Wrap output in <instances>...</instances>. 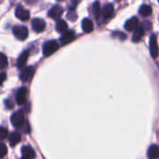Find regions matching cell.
I'll return each instance as SVG.
<instances>
[{
	"label": "cell",
	"instance_id": "f546056e",
	"mask_svg": "<svg viewBox=\"0 0 159 159\" xmlns=\"http://www.w3.org/2000/svg\"><path fill=\"white\" fill-rule=\"evenodd\" d=\"M35 1H37V0H26L27 3H34Z\"/></svg>",
	"mask_w": 159,
	"mask_h": 159
},
{
	"label": "cell",
	"instance_id": "d6986e66",
	"mask_svg": "<svg viewBox=\"0 0 159 159\" xmlns=\"http://www.w3.org/2000/svg\"><path fill=\"white\" fill-rule=\"evenodd\" d=\"M153 9L150 6L148 5H143L141 6L140 9H139V13L143 16V17H148L152 14Z\"/></svg>",
	"mask_w": 159,
	"mask_h": 159
},
{
	"label": "cell",
	"instance_id": "4dcf8cb0",
	"mask_svg": "<svg viewBox=\"0 0 159 159\" xmlns=\"http://www.w3.org/2000/svg\"><path fill=\"white\" fill-rule=\"evenodd\" d=\"M20 159H29V158H27V157H22Z\"/></svg>",
	"mask_w": 159,
	"mask_h": 159
},
{
	"label": "cell",
	"instance_id": "5b68a950",
	"mask_svg": "<svg viewBox=\"0 0 159 159\" xmlns=\"http://www.w3.org/2000/svg\"><path fill=\"white\" fill-rule=\"evenodd\" d=\"M150 53H151V56L154 59H157L158 57L159 48L156 34L151 35V38H150Z\"/></svg>",
	"mask_w": 159,
	"mask_h": 159
},
{
	"label": "cell",
	"instance_id": "7c38bea8",
	"mask_svg": "<svg viewBox=\"0 0 159 159\" xmlns=\"http://www.w3.org/2000/svg\"><path fill=\"white\" fill-rule=\"evenodd\" d=\"M75 32H73V31H68V30H67L66 32H64V33L62 34V35H61V44L65 45V44H68L69 42L73 41V40L75 39Z\"/></svg>",
	"mask_w": 159,
	"mask_h": 159
},
{
	"label": "cell",
	"instance_id": "9c48e42d",
	"mask_svg": "<svg viewBox=\"0 0 159 159\" xmlns=\"http://www.w3.org/2000/svg\"><path fill=\"white\" fill-rule=\"evenodd\" d=\"M115 12V8L112 4H106L102 9V17L104 20H109Z\"/></svg>",
	"mask_w": 159,
	"mask_h": 159
},
{
	"label": "cell",
	"instance_id": "7402d4cb",
	"mask_svg": "<svg viewBox=\"0 0 159 159\" xmlns=\"http://www.w3.org/2000/svg\"><path fill=\"white\" fill-rule=\"evenodd\" d=\"M7 66V58L5 54L0 53V70L5 69Z\"/></svg>",
	"mask_w": 159,
	"mask_h": 159
},
{
	"label": "cell",
	"instance_id": "ffe728a7",
	"mask_svg": "<svg viewBox=\"0 0 159 159\" xmlns=\"http://www.w3.org/2000/svg\"><path fill=\"white\" fill-rule=\"evenodd\" d=\"M67 29H68V25L64 20H58V22L56 24V30H57L58 33H62L63 34L64 32L67 31Z\"/></svg>",
	"mask_w": 159,
	"mask_h": 159
},
{
	"label": "cell",
	"instance_id": "3957f363",
	"mask_svg": "<svg viewBox=\"0 0 159 159\" xmlns=\"http://www.w3.org/2000/svg\"><path fill=\"white\" fill-rule=\"evenodd\" d=\"M13 34L19 40H25L28 37V29L25 26L13 27Z\"/></svg>",
	"mask_w": 159,
	"mask_h": 159
},
{
	"label": "cell",
	"instance_id": "1f68e13d",
	"mask_svg": "<svg viewBox=\"0 0 159 159\" xmlns=\"http://www.w3.org/2000/svg\"><path fill=\"white\" fill-rule=\"evenodd\" d=\"M58 1H63V0H58Z\"/></svg>",
	"mask_w": 159,
	"mask_h": 159
},
{
	"label": "cell",
	"instance_id": "f1b7e54d",
	"mask_svg": "<svg viewBox=\"0 0 159 159\" xmlns=\"http://www.w3.org/2000/svg\"><path fill=\"white\" fill-rule=\"evenodd\" d=\"M6 105H7V107H8L9 109H11V108L13 107V103H11L9 100L6 101Z\"/></svg>",
	"mask_w": 159,
	"mask_h": 159
},
{
	"label": "cell",
	"instance_id": "8fae6325",
	"mask_svg": "<svg viewBox=\"0 0 159 159\" xmlns=\"http://www.w3.org/2000/svg\"><path fill=\"white\" fill-rule=\"evenodd\" d=\"M139 27V20L137 17H132L129 20H127L125 23V29L127 31H134Z\"/></svg>",
	"mask_w": 159,
	"mask_h": 159
},
{
	"label": "cell",
	"instance_id": "9a60e30c",
	"mask_svg": "<svg viewBox=\"0 0 159 159\" xmlns=\"http://www.w3.org/2000/svg\"><path fill=\"white\" fill-rule=\"evenodd\" d=\"M28 57H29V52L28 51H24L23 53L20 54V56L19 57L18 61H17V67L19 69H22L26 62H27V60H28Z\"/></svg>",
	"mask_w": 159,
	"mask_h": 159
},
{
	"label": "cell",
	"instance_id": "7a4b0ae2",
	"mask_svg": "<svg viewBox=\"0 0 159 159\" xmlns=\"http://www.w3.org/2000/svg\"><path fill=\"white\" fill-rule=\"evenodd\" d=\"M58 48H59V44L56 41L54 40L48 41L43 46V53L46 57H48L52 55L53 53H55Z\"/></svg>",
	"mask_w": 159,
	"mask_h": 159
},
{
	"label": "cell",
	"instance_id": "cb8c5ba5",
	"mask_svg": "<svg viewBox=\"0 0 159 159\" xmlns=\"http://www.w3.org/2000/svg\"><path fill=\"white\" fill-rule=\"evenodd\" d=\"M7 146L3 143H0V158H3L7 156Z\"/></svg>",
	"mask_w": 159,
	"mask_h": 159
},
{
	"label": "cell",
	"instance_id": "4fadbf2b",
	"mask_svg": "<svg viewBox=\"0 0 159 159\" xmlns=\"http://www.w3.org/2000/svg\"><path fill=\"white\" fill-rule=\"evenodd\" d=\"M147 157L149 159H158L159 158V146L157 144H153L149 147Z\"/></svg>",
	"mask_w": 159,
	"mask_h": 159
},
{
	"label": "cell",
	"instance_id": "5bb4252c",
	"mask_svg": "<svg viewBox=\"0 0 159 159\" xmlns=\"http://www.w3.org/2000/svg\"><path fill=\"white\" fill-rule=\"evenodd\" d=\"M144 28L141 25L139 26L136 30H134V33H133V35H132V41L133 42H139L142 40L143 36L144 35Z\"/></svg>",
	"mask_w": 159,
	"mask_h": 159
},
{
	"label": "cell",
	"instance_id": "e0dca14e",
	"mask_svg": "<svg viewBox=\"0 0 159 159\" xmlns=\"http://www.w3.org/2000/svg\"><path fill=\"white\" fill-rule=\"evenodd\" d=\"M82 28L85 33H91L94 28L93 22L89 19H84L82 21Z\"/></svg>",
	"mask_w": 159,
	"mask_h": 159
},
{
	"label": "cell",
	"instance_id": "d4e9b609",
	"mask_svg": "<svg viewBox=\"0 0 159 159\" xmlns=\"http://www.w3.org/2000/svg\"><path fill=\"white\" fill-rule=\"evenodd\" d=\"M67 18H68L69 20H75L76 18H77V16H76L75 10H73V9L70 10V11L68 12V14H67Z\"/></svg>",
	"mask_w": 159,
	"mask_h": 159
},
{
	"label": "cell",
	"instance_id": "484cf974",
	"mask_svg": "<svg viewBox=\"0 0 159 159\" xmlns=\"http://www.w3.org/2000/svg\"><path fill=\"white\" fill-rule=\"evenodd\" d=\"M113 35H114L115 37H118V38L121 39V40H125V39H126V34H123V33H120V32H116V33L113 34Z\"/></svg>",
	"mask_w": 159,
	"mask_h": 159
},
{
	"label": "cell",
	"instance_id": "ba28073f",
	"mask_svg": "<svg viewBox=\"0 0 159 159\" xmlns=\"http://www.w3.org/2000/svg\"><path fill=\"white\" fill-rule=\"evenodd\" d=\"M26 97H27V89L25 87L20 88L16 95V102L18 105H22L25 101H26Z\"/></svg>",
	"mask_w": 159,
	"mask_h": 159
},
{
	"label": "cell",
	"instance_id": "603a6c76",
	"mask_svg": "<svg viewBox=\"0 0 159 159\" xmlns=\"http://www.w3.org/2000/svg\"><path fill=\"white\" fill-rule=\"evenodd\" d=\"M7 134H8L7 129H5V128H3V127H1L0 128V141H3V140L7 139Z\"/></svg>",
	"mask_w": 159,
	"mask_h": 159
},
{
	"label": "cell",
	"instance_id": "52a82bcc",
	"mask_svg": "<svg viewBox=\"0 0 159 159\" xmlns=\"http://www.w3.org/2000/svg\"><path fill=\"white\" fill-rule=\"evenodd\" d=\"M32 27L34 32L42 33L46 28V22L42 19H34L32 20Z\"/></svg>",
	"mask_w": 159,
	"mask_h": 159
},
{
	"label": "cell",
	"instance_id": "44dd1931",
	"mask_svg": "<svg viewBox=\"0 0 159 159\" xmlns=\"http://www.w3.org/2000/svg\"><path fill=\"white\" fill-rule=\"evenodd\" d=\"M92 10H93V14H94L95 18L97 20H99L100 17L102 16V9H101V6H100V3L99 2H95L93 4Z\"/></svg>",
	"mask_w": 159,
	"mask_h": 159
},
{
	"label": "cell",
	"instance_id": "6da1fadb",
	"mask_svg": "<svg viewBox=\"0 0 159 159\" xmlns=\"http://www.w3.org/2000/svg\"><path fill=\"white\" fill-rule=\"evenodd\" d=\"M10 121L13 127L20 128L24 124V112L22 110H19L13 113L10 117Z\"/></svg>",
	"mask_w": 159,
	"mask_h": 159
},
{
	"label": "cell",
	"instance_id": "2e32d148",
	"mask_svg": "<svg viewBox=\"0 0 159 159\" xmlns=\"http://www.w3.org/2000/svg\"><path fill=\"white\" fill-rule=\"evenodd\" d=\"M21 154L23 157H27L29 159H33L35 157V153L31 146H23L21 148Z\"/></svg>",
	"mask_w": 159,
	"mask_h": 159
},
{
	"label": "cell",
	"instance_id": "ac0fdd59",
	"mask_svg": "<svg viewBox=\"0 0 159 159\" xmlns=\"http://www.w3.org/2000/svg\"><path fill=\"white\" fill-rule=\"evenodd\" d=\"M8 140H9V144L10 146H15L16 144H18L20 142V134L18 133V132H12L9 137H8Z\"/></svg>",
	"mask_w": 159,
	"mask_h": 159
},
{
	"label": "cell",
	"instance_id": "83f0119b",
	"mask_svg": "<svg viewBox=\"0 0 159 159\" xmlns=\"http://www.w3.org/2000/svg\"><path fill=\"white\" fill-rule=\"evenodd\" d=\"M6 78H7L6 73H0V85H2L5 82Z\"/></svg>",
	"mask_w": 159,
	"mask_h": 159
},
{
	"label": "cell",
	"instance_id": "4316f807",
	"mask_svg": "<svg viewBox=\"0 0 159 159\" xmlns=\"http://www.w3.org/2000/svg\"><path fill=\"white\" fill-rule=\"evenodd\" d=\"M142 26L144 28V30H150L151 29V27H152V24L149 22V21H145V22H143V24H142Z\"/></svg>",
	"mask_w": 159,
	"mask_h": 159
},
{
	"label": "cell",
	"instance_id": "8992f818",
	"mask_svg": "<svg viewBox=\"0 0 159 159\" xmlns=\"http://www.w3.org/2000/svg\"><path fill=\"white\" fill-rule=\"evenodd\" d=\"M63 13V8L58 5L52 7L50 10L48 11V17L53 19V20H59Z\"/></svg>",
	"mask_w": 159,
	"mask_h": 159
},
{
	"label": "cell",
	"instance_id": "277c9868",
	"mask_svg": "<svg viewBox=\"0 0 159 159\" xmlns=\"http://www.w3.org/2000/svg\"><path fill=\"white\" fill-rule=\"evenodd\" d=\"M34 73V68L33 66H28V67L22 69V71L20 72V79L22 82H28L33 77Z\"/></svg>",
	"mask_w": 159,
	"mask_h": 159
},
{
	"label": "cell",
	"instance_id": "30bf717a",
	"mask_svg": "<svg viewBox=\"0 0 159 159\" xmlns=\"http://www.w3.org/2000/svg\"><path fill=\"white\" fill-rule=\"evenodd\" d=\"M15 14H16V17L18 19L21 20H27L30 18V12L27 9H25L22 7H20V6H19L16 8Z\"/></svg>",
	"mask_w": 159,
	"mask_h": 159
}]
</instances>
